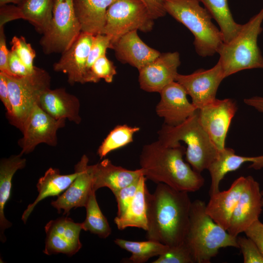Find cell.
I'll return each mask as SVG.
<instances>
[{
    "instance_id": "6da1fadb",
    "label": "cell",
    "mask_w": 263,
    "mask_h": 263,
    "mask_svg": "<svg viewBox=\"0 0 263 263\" xmlns=\"http://www.w3.org/2000/svg\"><path fill=\"white\" fill-rule=\"evenodd\" d=\"M148 240L169 247L184 242L188 232L192 202L186 191L158 183L150 193L145 191Z\"/></svg>"
},
{
    "instance_id": "7a4b0ae2",
    "label": "cell",
    "mask_w": 263,
    "mask_h": 263,
    "mask_svg": "<svg viewBox=\"0 0 263 263\" xmlns=\"http://www.w3.org/2000/svg\"><path fill=\"white\" fill-rule=\"evenodd\" d=\"M186 150L181 144L166 146L158 140L144 145L139 156L143 175L155 183H163L178 190H199L205 180L201 173L184 162Z\"/></svg>"
},
{
    "instance_id": "3957f363",
    "label": "cell",
    "mask_w": 263,
    "mask_h": 263,
    "mask_svg": "<svg viewBox=\"0 0 263 263\" xmlns=\"http://www.w3.org/2000/svg\"><path fill=\"white\" fill-rule=\"evenodd\" d=\"M206 206L205 202L200 200L192 202L184 240L196 263H209L221 248H239L237 237L213 220L206 213Z\"/></svg>"
},
{
    "instance_id": "277c9868",
    "label": "cell",
    "mask_w": 263,
    "mask_h": 263,
    "mask_svg": "<svg viewBox=\"0 0 263 263\" xmlns=\"http://www.w3.org/2000/svg\"><path fill=\"white\" fill-rule=\"evenodd\" d=\"M197 111L177 126L163 124L158 132V141L173 147L183 141L187 145L186 160L196 172L207 169L217 157L219 150L201 125Z\"/></svg>"
},
{
    "instance_id": "5b68a950",
    "label": "cell",
    "mask_w": 263,
    "mask_h": 263,
    "mask_svg": "<svg viewBox=\"0 0 263 263\" xmlns=\"http://www.w3.org/2000/svg\"><path fill=\"white\" fill-rule=\"evenodd\" d=\"M163 2L166 13L193 34L195 49L200 56H211L218 53L224 42L222 34L198 0H163Z\"/></svg>"
},
{
    "instance_id": "8992f818",
    "label": "cell",
    "mask_w": 263,
    "mask_h": 263,
    "mask_svg": "<svg viewBox=\"0 0 263 263\" xmlns=\"http://www.w3.org/2000/svg\"><path fill=\"white\" fill-rule=\"evenodd\" d=\"M263 21V8L242 25L235 38L222 44L218 53L225 78L243 70L263 69V57L257 43Z\"/></svg>"
},
{
    "instance_id": "52a82bcc",
    "label": "cell",
    "mask_w": 263,
    "mask_h": 263,
    "mask_svg": "<svg viewBox=\"0 0 263 263\" xmlns=\"http://www.w3.org/2000/svg\"><path fill=\"white\" fill-rule=\"evenodd\" d=\"M5 75L12 107L11 113L6 116L10 124L22 132L33 107L50 88L51 76L45 69L37 67L27 75Z\"/></svg>"
},
{
    "instance_id": "ba28073f",
    "label": "cell",
    "mask_w": 263,
    "mask_h": 263,
    "mask_svg": "<svg viewBox=\"0 0 263 263\" xmlns=\"http://www.w3.org/2000/svg\"><path fill=\"white\" fill-rule=\"evenodd\" d=\"M154 20L140 0H115L107 9L105 24L101 34L108 36L113 45L130 32L150 31Z\"/></svg>"
},
{
    "instance_id": "9c48e42d",
    "label": "cell",
    "mask_w": 263,
    "mask_h": 263,
    "mask_svg": "<svg viewBox=\"0 0 263 263\" xmlns=\"http://www.w3.org/2000/svg\"><path fill=\"white\" fill-rule=\"evenodd\" d=\"M81 32L73 0H56L53 17L40 45L46 55L61 53L67 50Z\"/></svg>"
},
{
    "instance_id": "30bf717a",
    "label": "cell",
    "mask_w": 263,
    "mask_h": 263,
    "mask_svg": "<svg viewBox=\"0 0 263 263\" xmlns=\"http://www.w3.org/2000/svg\"><path fill=\"white\" fill-rule=\"evenodd\" d=\"M66 119H56L36 104L27 118L18 141L20 154L33 151L39 144L44 143L55 147L57 144V132L65 126Z\"/></svg>"
},
{
    "instance_id": "8fae6325",
    "label": "cell",
    "mask_w": 263,
    "mask_h": 263,
    "mask_svg": "<svg viewBox=\"0 0 263 263\" xmlns=\"http://www.w3.org/2000/svg\"><path fill=\"white\" fill-rule=\"evenodd\" d=\"M237 110L231 99L216 98L198 110L199 121L219 150H223L228 129Z\"/></svg>"
},
{
    "instance_id": "7c38bea8",
    "label": "cell",
    "mask_w": 263,
    "mask_h": 263,
    "mask_svg": "<svg viewBox=\"0 0 263 263\" xmlns=\"http://www.w3.org/2000/svg\"><path fill=\"white\" fill-rule=\"evenodd\" d=\"M224 78L223 68L218 60L209 69H200L186 75L178 73L175 81L190 96L191 103L198 110L216 99L218 87Z\"/></svg>"
},
{
    "instance_id": "4fadbf2b",
    "label": "cell",
    "mask_w": 263,
    "mask_h": 263,
    "mask_svg": "<svg viewBox=\"0 0 263 263\" xmlns=\"http://www.w3.org/2000/svg\"><path fill=\"white\" fill-rule=\"evenodd\" d=\"M46 233L43 253L47 255L66 254L69 257L81 248L79 239L82 223H75L68 217L50 221L44 227Z\"/></svg>"
},
{
    "instance_id": "5bb4252c",
    "label": "cell",
    "mask_w": 263,
    "mask_h": 263,
    "mask_svg": "<svg viewBox=\"0 0 263 263\" xmlns=\"http://www.w3.org/2000/svg\"><path fill=\"white\" fill-rule=\"evenodd\" d=\"M246 183L232 213L227 232L235 237L259 220L263 207V196L259 183L251 176Z\"/></svg>"
},
{
    "instance_id": "9a60e30c",
    "label": "cell",
    "mask_w": 263,
    "mask_h": 263,
    "mask_svg": "<svg viewBox=\"0 0 263 263\" xmlns=\"http://www.w3.org/2000/svg\"><path fill=\"white\" fill-rule=\"evenodd\" d=\"M94 37L92 34L81 32L53 65L55 71L67 75L68 82L71 85L76 83H87V64Z\"/></svg>"
},
{
    "instance_id": "2e32d148",
    "label": "cell",
    "mask_w": 263,
    "mask_h": 263,
    "mask_svg": "<svg viewBox=\"0 0 263 263\" xmlns=\"http://www.w3.org/2000/svg\"><path fill=\"white\" fill-rule=\"evenodd\" d=\"M88 163V157L83 155L75 166V170L77 172L75 179L56 200L51 202L52 206L58 213L63 210V214L68 215L72 208L85 207L90 194L94 191L92 166Z\"/></svg>"
},
{
    "instance_id": "e0dca14e",
    "label": "cell",
    "mask_w": 263,
    "mask_h": 263,
    "mask_svg": "<svg viewBox=\"0 0 263 263\" xmlns=\"http://www.w3.org/2000/svg\"><path fill=\"white\" fill-rule=\"evenodd\" d=\"M180 63L178 52L161 53L138 70L140 88L147 92L160 93L167 85L175 81Z\"/></svg>"
},
{
    "instance_id": "ac0fdd59",
    "label": "cell",
    "mask_w": 263,
    "mask_h": 263,
    "mask_svg": "<svg viewBox=\"0 0 263 263\" xmlns=\"http://www.w3.org/2000/svg\"><path fill=\"white\" fill-rule=\"evenodd\" d=\"M159 93L161 98L155 111L158 116L164 119L165 124L171 126L179 125L198 110L189 102L185 90L176 81L167 85Z\"/></svg>"
},
{
    "instance_id": "d6986e66",
    "label": "cell",
    "mask_w": 263,
    "mask_h": 263,
    "mask_svg": "<svg viewBox=\"0 0 263 263\" xmlns=\"http://www.w3.org/2000/svg\"><path fill=\"white\" fill-rule=\"evenodd\" d=\"M113 46L118 61L129 64L138 70L153 61L161 54L146 44L138 35L137 30L125 34Z\"/></svg>"
},
{
    "instance_id": "ffe728a7",
    "label": "cell",
    "mask_w": 263,
    "mask_h": 263,
    "mask_svg": "<svg viewBox=\"0 0 263 263\" xmlns=\"http://www.w3.org/2000/svg\"><path fill=\"white\" fill-rule=\"evenodd\" d=\"M38 105L56 119H68L76 124L81 123L79 100L64 88L48 89L40 96Z\"/></svg>"
},
{
    "instance_id": "44dd1931",
    "label": "cell",
    "mask_w": 263,
    "mask_h": 263,
    "mask_svg": "<svg viewBox=\"0 0 263 263\" xmlns=\"http://www.w3.org/2000/svg\"><path fill=\"white\" fill-rule=\"evenodd\" d=\"M246 177L236 179L226 190L210 196L206 206V213L213 220L227 230L232 213L246 183Z\"/></svg>"
},
{
    "instance_id": "7402d4cb",
    "label": "cell",
    "mask_w": 263,
    "mask_h": 263,
    "mask_svg": "<svg viewBox=\"0 0 263 263\" xmlns=\"http://www.w3.org/2000/svg\"><path fill=\"white\" fill-rule=\"evenodd\" d=\"M93 190L106 187L114 194L129 186L143 174L141 169L129 170L113 165L109 159L92 165Z\"/></svg>"
},
{
    "instance_id": "603a6c76",
    "label": "cell",
    "mask_w": 263,
    "mask_h": 263,
    "mask_svg": "<svg viewBox=\"0 0 263 263\" xmlns=\"http://www.w3.org/2000/svg\"><path fill=\"white\" fill-rule=\"evenodd\" d=\"M251 162L249 168L259 169L263 168V155L255 157H247L237 155L231 148L225 147L219 150L217 157L207 168L210 177L209 196L219 190V184L225 176L229 172L239 169L245 162Z\"/></svg>"
},
{
    "instance_id": "cb8c5ba5",
    "label": "cell",
    "mask_w": 263,
    "mask_h": 263,
    "mask_svg": "<svg viewBox=\"0 0 263 263\" xmlns=\"http://www.w3.org/2000/svg\"><path fill=\"white\" fill-rule=\"evenodd\" d=\"M115 0H73L75 13L81 32L93 35L104 28L109 6Z\"/></svg>"
},
{
    "instance_id": "d4e9b609",
    "label": "cell",
    "mask_w": 263,
    "mask_h": 263,
    "mask_svg": "<svg viewBox=\"0 0 263 263\" xmlns=\"http://www.w3.org/2000/svg\"><path fill=\"white\" fill-rule=\"evenodd\" d=\"M77 172L69 174H61L58 169L50 168L40 177L37 188L38 195L32 203L29 204L21 216V220L25 224L36 205L42 200L50 196H58L70 186L77 176Z\"/></svg>"
},
{
    "instance_id": "484cf974",
    "label": "cell",
    "mask_w": 263,
    "mask_h": 263,
    "mask_svg": "<svg viewBox=\"0 0 263 263\" xmlns=\"http://www.w3.org/2000/svg\"><path fill=\"white\" fill-rule=\"evenodd\" d=\"M26 164V159L22 158L20 153L2 158L0 161V239L2 243L6 240L5 230L12 225L5 217L4 208L10 198L12 179L16 171L24 168Z\"/></svg>"
},
{
    "instance_id": "4316f807",
    "label": "cell",
    "mask_w": 263,
    "mask_h": 263,
    "mask_svg": "<svg viewBox=\"0 0 263 263\" xmlns=\"http://www.w3.org/2000/svg\"><path fill=\"white\" fill-rule=\"evenodd\" d=\"M146 180L143 174L140 176L136 192L125 213L121 217H115L114 222L118 229L122 230L128 227H135L147 231Z\"/></svg>"
},
{
    "instance_id": "83f0119b",
    "label": "cell",
    "mask_w": 263,
    "mask_h": 263,
    "mask_svg": "<svg viewBox=\"0 0 263 263\" xmlns=\"http://www.w3.org/2000/svg\"><path fill=\"white\" fill-rule=\"evenodd\" d=\"M56 0H23L17 5L21 19L28 21L39 34L48 30Z\"/></svg>"
},
{
    "instance_id": "f1b7e54d",
    "label": "cell",
    "mask_w": 263,
    "mask_h": 263,
    "mask_svg": "<svg viewBox=\"0 0 263 263\" xmlns=\"http://www.w3.org/2000/svg\"><path fill=\"white\" fill-rule=\"evenodd\" d=\"M203 3L212 19L218 24L224 42H228L235 38L242 25L235 22L228 4L227 0H198Z\"/></svg>"
},
{
    "instance_id": "f546056e",
    "label": "cell",
    "mask_w": 263,
    "mask_h": 263,
    "mask_svg": "<svg viewBox=\"0 0 263 263\" xmlns=\"http://www.w3.org/2000/svg\"><path fill=\"white\" fill-rule=\"evenodd\" d=\"M114 243L132 253L129 260L133 263H144L154 256L165 253L169 246L161 243L148 240L147 241H131L116 239Z\"/></svg>"
},
{
    "instance_id": "4dcf8cb0",
    "label": "cell",
    "mask_w": 263,
    "mask_h": 263,
    "mask_svg": "<svg viewBox=\"0 0 263 263\" xmlns=\"http://www.w3.org/2000/svg\"><path fill=\"white\" fill-rule=\"evenodd\" d=\"M85 207L86 217L82 223L83 230L89 231L101 238L108 237L111 234L112 229L98 205L95 191L91 192Z\"/></svg>"
},
{
    "instance_id": "1f68e13d",
    "label": "cell",
    "mask_w": 263,
    "mask_h": 263,
    "mask_svg": "<svg viewBox=\"0 0 263 263\" xmlns=\"http://www.w3.org/2000/svg\"><path fill=\"white\" fill-rule=\"evenodd\" d=\"M139 130V127L126 124L116 126L109 132L99 147L97 151L98 155L102 159L111 151L132 142L133 135Z\"/></svg>"
},
{
    "instance_id": "d6a6232c",
    "label": "cell",
    "mask_w": 263,
    "mask_h": 263,
    "mask_svg": "<svg viewBox=\"0 0 263 263\" xmlns=\"http://www.w3.org/2000/svg\"><path fill=\"white\" fill-rule=\"evenodd\" d=\"M116 73L113 63L104 55L98 58L91 66L87 82L97 83L103 79L106 82L111 83Z\"/></svg>"
},
{
    "instance_id": "836d02e7",
    "label": "cell",
    "mask_w": 263,
    "mask_h": 263,
    "mask_svg": "<svg viewBox=\"0 0 263 263\" xmlns=\"http://www.w3.org/2000/svg\"><path fill=\"white\" fill-rule=\"evenodd\" d=\"M152 263H195V260L189 248L183 244L169 247L164 254L152 262Z\"/></svg>"
},
{
    "instance_id": "e575fe53",
    "label": "cell",
    "mask_w": 263,
    "mask_h": 263,
    "mask_svg": "<svg viewBox=\"0 0 263 263\" xmlns=\"http://www.w3.org/2000/svg\"><path fill=\"white\" fill-rule=\"evenodd\" d=\"M11 50L14 51L23 62L27 69L33 72L36 66L34 65V60L36 54L31 44L27 42L22 36H14L11 41Z\"/></svg>"
},
{
    "instance_id": "d590c367",
    "label": "cell",
    "mask_w": 263,
    "mask_h": 263,
    "mask_svg": "<svg viewBox=\"0 0 263 263\" xmlns=\"http://www.w3.org/2000/svg\"><path fill=\"white\" fill-rule=\"evenodd\" d=\"M113 45L110 38L103 34L94 35L89 52L87 64V78L91 66L100 56L106 55L108 49H113Z\"/></svg>"
},
{
    "instance_id": "8d00e7d4",
    "label": "cell",
    "mask_w": 263,
    "mask_h": 263,
    "mask_svg": "<svg viewBox=\"0 0 263 263\" xmlns=\"http://www.w3.org/2000/svg\"><path fill=\"white\" fill-rule=\"evenodd\" d=\"M237 242L242 252L244 263H263V255L251 239L237 236Z\"/></svg>"
},
{
    "instance_id": "74e56055",
    "label": "cell",
    "mask_w": 263,
    "mask_h": 263,
    "mask_svg": "<svg viewBox=\"0 0 263 263\" xmlns=\"http://www.w3.org/2000/svg\"><path fill=\"white\" fill-rule=\"evenodd\" d=\"M139 179L113 194L117 204V217L123 215L133 199L137 191Z\"/></svg>"
},
{
    "instance_id": "f35d334b",
    "label": "cell",
    "mask_w": 263,
    "mask_h": 263,
    "mask_svg": "<svg viewBox=\"0 0 263 263\" xmlns=\"http://www.w3.org/2000/svg\"><path fill=\"white\" fill-rule=\"evenodd\" d=\"M256 244L263 255V223L257 220L244 232Z\"/></svg>"
},
{
    "instance_id": "ab89813d",
    "label": "cell",
    "mask_w": 263,
    "mask_h": 263,
    "mask_svg": "<svg viewBox=\"0 0 263 263\" xmlns=\"http://www.w3.org/2000/svg\"><path fill=\"white\" fill-rule=\"evenodd\" d=\"M9 54L10 50L7 47L3 26L1 27H0V72L7 75H13L9 67Z\"/></svg>"
},
{
    "instance_id": "60d3db41",
    "label": "cell",
    "mask_w": 263,
    "mask_h": 263,
    "mask_svg": "<svg viewBox=\"0 0 263 263\" xmlns=\"http://www.w3.org/2000/svg\"><path fill=\"white\" fill-rule=\"evenodd\" d=\"M8 64L10 70L13 75L22 76L33 73L27 69L17 54L11 50L10 51Z\"/></svg>"
},
{
    "instance_id": "b9f144b4",
    "label": "cell",
    "mask_w": 263,
    "mask_h": 263,
    "mask_svg": "<svg viewBox=\"0 0 263 263\" xmlns=\"http://www.w3.org/2000/svg\"><path fill=\"white\" fill-rule=\"evenodd\" d=\"M21 19L18 6L12 4L0 5V27L8 22Z\"/></svg>"
},
{
    "instance_id": "7bdbcfd3",
    "label": "cell",
    "mask_w": 263,
    "mask_h": 263,
    "mask_svg": "<svg viewBox=\"0 0 263 263\" xmlns=\"http://www.w3.org/2000/svg\"><path fill=\"white\" fill-rule=\"evenodd\" d=\"M146 6L149 13L155 19L163 17L167 14L163 0H140Z\"/></svg>"
},
{
    "instance_id": "ee69618b",
    "label": "cell",
    "mask_w": 263,
    "mask_h": 263,
    "mask_svg": "<svg viewBox=\"0 0 263 263\" xmlns=\"http://www.w3.org/2000/svg\"><path fill=\"white\" fill-rule=\"evenodd\" d=\"M0 99L6 110V116L10 114L12 107L6 76L5 74L0 72Z\"/></svg>"
},
{
    "instance_id": "f6af8a7d",
    "label": "cell",
    "mask_w": 263,
    "mask_h": 263,
    "mask_svg": "<svg viewBox=\"0 0 263 263\" xmlns=\"http://www.w3.org/2000/svg\"><path fill=\"white\" fill-rule=\"evenodd\" d=\"M244 102L246 105L252 107L261 113H263V97L253 96L245 98Z\"/></svg>"
},
{
    "instance_id": "bcb514c9",
    "label": "cell",
    "mask_w": 263,
    "mask_h": 263,
    "mask_svg": "<svg viewBox=\"0 0 263 263\" xmlns=\"http://www.w3.org/2000/svg\"><path fill=\"white\" fill-rule=\"evenodd\" d=\"M23 0H0V5L13 3L15 4H19Z\"/></svg>"
},
{
    "instance_id": "7dc6e473",
    "label": "cell",
    "mask_w": 263,
    "mask_h": 263,
    "mask_svg": "<svg viewBox=\"0 0 263 263\" xmlns=\"http://www.w3.org/2000/svg\"><path fill=\"white\" fill-rule=\"evenodd\" d=\"M262 191V195L263 196V190L261 191Z\"/></svg>"
}]
</instances>
